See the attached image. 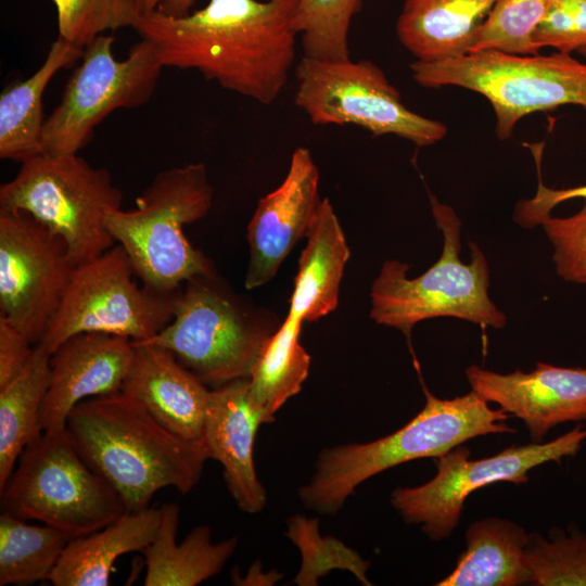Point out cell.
Masks as SVG:
<instances>
[{
  "label": "cell",
  "instance_id": "obj_25",
  "mask_svg": "<svg viewBox=\"0 0 586 586\" xmlns=\"http://www.w3.org/2000/svg\"><path fill=\"white\" fill-rule=\"evenodd\" d=\"M78 49L58 37L40 67L0 95V158L23 163L43 152L42 97L52 77L81 56Z\"/></svg>",
  "mask_w": 586,
  "mask_h": 586
},
{
  "label": "cell",
  "instance_id": "obj_20",
  "mask_svg": "<svg viewBox=\"0 0 586 586\" xmlns=\"http://www.w3.org/2000/svg\"><path fill=\"white\" fill-rule=\"evenodd\" d=\"M495 0H405L396 21L399 42L416 61L470 53Z\"/></svg>",
  "mask_w": 586,
  "mask_h": 586
},
{
  "label": "cell",
  "instance_id": "obj_35",
  "mask_svg": "<svg viewBox=\"0 0 586 586\" xmlns=\"http://www.w3.org/2000/svg\"><path fill=\"white\" fill-rule=\"evenodd\" d=\"M533 43L572 53L586 47V0H550L533 35Z\"/></svg>",
  "mask_w": 586,
  "mask_h": 586
},
{
  "label": "cell",
  "instance_id": "obj_16",
  "mask_svg": "<svg viewBox=\"0 0 586 586\" xmlns=\"http://www.w3.org/2000/svg\"><path fill=\"white\" fill-rule=\"evenodd\" d=\"M466 375L471 391L521 419L533 442L561 423L586 420L585 368L537 362L528 372L498 373L472 365Z\"/></svg>",
  "mask_w": 586,
  "mask_h": 586
},
{
  "label": "cell",
  "instance_id": "obj_39",
  "mask_svg": "<svg viewBox=\"0 0 586 586\" xmlns=\"http://www.w3.org/2000/svg\"><path fill=\"white\" fill-rule=\"evenodd\" d=\"M577 52L581 53L582 55H584V56L586 58V47L583 48V49H581V50H578Z\"/></svg>",
  "mask_w": 586,
  "mask_h": 586
},
{
  "label": "cell",
  "instance_id": "obj_30",
  "mask_svg": "<svg viewBox=\"0 0 586 586\" xmlns=\"http://www.w3.org/2000/svg\"><path fill=\"white\" fill-rule=\"evenodd\" d=\"M531 584L586 586V534L553 528L549 538L528 534L525 549Z\"/></svg>",
  "mask_w": 586,
  "mask_h": 586
},
{
  "label": "cell",
  "instance_id": "obj_5",
  "mask_svg": "<svg viewBox=\"0 0 586 586\" xmlns=\"http://www.w3.org/2000/svg\"><path fill=\"white\" fill-rule=\"evenodd\" d=\"M430 200L443 235L442 254L416 278L408 277V265L386 260L371 286V318L407 335L418 322L437 317H454L482 328H504L507 317L488 295L489 268L484 253L476 242H470L471 260L463 263L460 219L434 196Z\"/></svg>",
  "mask_w": 586,
  "mask_h": 586
},
{
  "label": "cell",
  "instance_id": "obj_37",
  "mask_svg": "<svg viewBox=\"0 0 586 586\" xmlns=\"http://www.w3.org/2000/svg\"><path fill=\"white\" fill-rule=\"evenodd\" d=\"M34 347L21 330L0 316V387L24 369Z\"/></svg>",
  "mask_w": 586,
  "mask_h": 586
},
{
  "label": "cell",
  "instance_id": "obj_14",
  "mask_svg": "<svg viewBox=\"0 0 586 586\" xmlns=\"http://www.w3.org/2000/svg\"><path fill=\"white\" fill-rule=\"evenodd\" d=\"M64 241L24 213L0 211V316L42 341L72 278Z\"/></svg>",
  "mask_w": 586,
  "mask_h": 586
},
{
  "label": "cell",
  "instance_id": "obj_18",
  "mask_svg": "<svg viewBox=\"0 0 586 586\" xmlns=\"http://www.w3.org/2000/svg\"><path fill=\"white\" fill-rule=\"evenodd\" d=\"M267 422L264 411L252 399L249 378L211 391L203 443L209 458L222 466L225 482L237 506L250 514L260 512L267 502L253 461L257 430Z\"/></svg>",
  "mask_w": 586,
  "mask_h": 586
},
{
  "label": "cell",
  "instance_id": "obj_17",
  "mask_svg": "<svg viewBox=\"0 0 586 586\" xmlns=\"http://www.w3.org/2000/svg\"><path fill=\"white\" fill-rule=\"evenodd\" d=\"M133 357V342L118 335L86 332L64 341L50 358L42 432L65 431L68 415L82 400L122 392Z\"/></svg>",
  "mask_w": 586,
  "mask_h": 586
},
{
  "label": "cell",
  "instance_id": "obj_32",
  "mask_svg": "<svg viewBox=\"0 0 586 586\" xmlns=\"http://www.w3.org/2000/svg\"><path fill=\"white\" fill-rule=\"evenodd\" d=\"M59 38L84 49L106 30L133 28L140 17L135 0H52Z\"/></svg>",
  "mask_w": 586,
  "mask_h": 586
},
{
  "label": "cell",
  "instance_id": "obj_4",
  "mask_svg": "<svg viewBox=\"0 0 586 586\" xmlns=\"http://www.w3.org/2000/svg\"><path fill=\"white\" fill-rule=\"evenodd\" d=\"M214 189L204 163L158 171L136 200L109 217V229L129 256L140 282L164 294L198 276L215 275L212 262L187 239L183 227L206 216Z\"/></svg>",
  "mask_w": 586,
  "mask_h": 586
},
{
  "label": "cell",
  "instance_id": "obj_22",
  "mask_svg": "<svg viewBox=\"0 0 586 586\" xmlns=\"http://www.w3.org/2000/svg\"><path fill=\"white\" fill-rule=\"evenodd\" d=\"M161 521L144 555V586H195L220 573L233 555L238 537L212 543L207 525L193 528L176 543L180 508L175 502L160 507Z\"/></svg>",
  "mask_w": 586,
  "mask_h": 586
},
{
  "label": "cell",
  "instance_id": "obj_8",
  "mask_svg": "<svg viewBox=\"0 0 586 586\" xmlns=\"http://www.w3.org/2000/svg\"><path fill=\"white\" fill-rule=\"evenodd\" d=\"M0 495L1 512L39 521L73 538L126 512L119 495L82 459L66 430L42 432L31 442Z\"/></svg>",
  "mask_w": 586,
  "mask_h": 586
},
{
  "label": "cell",
  "instance_id": "obj_31",
  "mask_svg": "<svg viewBox=\"0 0 586 586\" xmlns=\"http://www.w3.org/2000/svg\"><path fill=\"white\" fill-rule=\"evenodd\" d=\"M550 0H495L470 53L497 50L511 54H537L533 35L545 17Z\"/></svg>",
  "mask_w": 586,
  "mask_h": 586
},
{
  "label": "cell",
  "instance_id": "obj_9",
  "mask_svg": "<svg viewBox=\"0 0 586 586\" xmlns=\"http://www.w3.org/2000/svg\"><path fill=\"white\" fill-rule=\"evenodd\" d=\"M273 332L212 276L184 282L174 295L173 318L156 335L141 342L170 351L205 384L249 378Z\"/></svg>",
  "mask_w": 586,
  "mask_h": 586
},
{
  "label": "cell",
  "instance_id": "obj_21",
  "mask_svg": "<svg viewBox=\"0 0 586 586\" xmlns=\"http://www.w3.org/2000/svg\"><path fill=\"white\" fill-rule=\"evenodd\" d=\"M160 508L126 511L102 528L72 538L56 564L54 586H107L115 561L132 551H143L155 538Z\"/></svg>",
  "mask_w": 586,
  "mask_h": 586
},
{
  "label": "cell",
  "instance_id": "obj_29",
  "mask_svg": "<svg viewBox=\"0 0 586 586\" xmlns=\"http://www.w3.org/2000/svg\"><path fill=\"white\" fill-rule=\"evenodd\" d=\"M362 0H297L294 27L304 55L315 59L349 58L348 31Z\"/></svg>",
  "mask_w": 586,
  "mask_h": 586
},
{
  "label": "cell",
  "instance_id": "obj_34",
  "mask_svg": "<svg viewBox=\"0 0 586 586\" xmlns=\"http://www.w3.org/2000/svg\"><path fill=\"white\" fill-rule=\"evenodd\" d=\"M540 226L552 245L557 275L586 285V204L568 217L549 215Z\"/></svg>",
  "mask_w": 586,
  "mask_h": 586
},
{
  "label": "cell",
  "instance_id": "obj_38",
  "mask_svg": "<svg viewBox=\"0 0 586 586\" xmlns=\"http://www.w3.org/2000/svg\"><path fill=\"white\" fill-rule=\"evenodd\" d=\"M196 0H135L141 15L161 12L170 16H182L189 13Z\"/></svg>",
  "mask_w": 586,
  "mask_h": 586
},
{
  "label": "cell",
  "instance_id": "obj_13",
  "mask_svg": "<svg viewBox=\"0 0 586 586\" xmlns=\"http://www.w3.org/2000/svg\"><path fill=\"white\" fill-rule=\"evenodd\" d=\"M585 441L586 428L576 425L550 442L510 446L482 459H470V449L460 445L434 458L437 472L425 484L396 487L391 504L406 523L420 524L430 539L441 540L455 530L473 492L497 482L526 483L531 470L576 455Z\"/></svg>",
  "mask_w": 586,
  "mask_h": 586
},
{
  "label": "cell",
  "instance_id": "obj_19",
  "mask_svg": "<svg viewBox=\"0 0 586 586\" xmlns=\"http://www.w3.org/2000/svg\"><path fill=\"white\" fill-rule=\"evenodd\" d=\"M135 357L123 392L162 425L192 442H203L211 390L168 349L133 343Z\"/></svg>",
  "mask_w": 586,
  "mask_h": 586
},
{
  "label": "cell",
  "instance_id": "obj_33",
  "mask_svg": "<svg viewBox=\"0 0 586 586\" xmlns=\"http://www.w3.org/2000/svg\"><path fill=\"white\" fill-rule=\"evenodd\" d=\"M286 535L303 556V565L296 575L298 585H316L317 579L333 568L346 569L364 584L369 583L366 571L370 566L353 549L332 537H321L316 519L295 515L289 520Z\"/></svg>",
  "mask_w": 586,
  "mask_h": 586
},
{
  "label": "cell",
  "instance_id": "obj_11",
  "mask_svg": "<svg viewBox=\"0 0 586 586\" xmlns=\"http://www.w3.org/2000/svg\"><path fill=\"white\" fill-rule=\"evenodd\" d=\"M138 281L129 256L117 243L93 260L75 267L40 343L52 354L78 333H105L132 342L153 337L173 318L175 292L160 293Z\"/></svg>",
  "mask_w": 586,
  "mask_h": 586
},
{
  "label": "cell",
  "instance_id": "obj_36",
  "mask_svg": "<svg viewBox=\"0 0 586 586\" xmlns=\"http://www.w3.org/2000/svg\"><path fill=\"white\" fill-rule=\"evenodd\" d=\"M543 148V144L530 145L537 166L538 184L535 195L531 199L521 200L517 204L513 214L514 221L524 228L540 226L542 221L547 216L551 215V211L565 201L586 199V184L564 189H553L543 183L540 175Z\"/></svg>",
  "mask_w": 586,
  "mask_h": 586
},
{
  "label": "cell",
  "instance_id": "obj_6",
  "mask_svg": "<svg viewBox=\"0 0 586 586\" xmlns=\"http://www.w3.org/2000/svg\"><path fill=\"white\" fill-rule=\"evenodd\" d=\"M122 201L110 171L78 154L41 152L0 187V211L27 214L58 234L74 267L116 244L107 221Z\"/></svg>",
  "mask_w": 586,
  "mask_h": 586
},
{
  "label": "cell",
  "instance_id": "obj_12",
  "mask_svg": "<svg viewBox=\"0 0 586 586\" xmlns=\"http://www.w3.org/2000/svg\"><path fill=\"white\" fill-rule=\"evenodd\" d=\"M113 36L101 35L82 49L80 65L44 120L43 152L78 154L107 115L141 106L152 98L164 68L152 44L140 39L119 61L113 54Z\"/></svg>",
  "mask_w": 586,
  "mask_h": 586
},
{
  "label": "cell",
  "instance_id": "obj_24",
  "mask_svg": "<svg viewBox=\"0 0 586 586\" xmlns=\"http://www.w3.org/2000/svg\"><path fill=\"white\" fill-rule=\"evenodd\" d=\"M528 534L508 520L487 518L470 524L466 549L437 586H517L531 584L525 549Z\"/></svg>",
  "mask_w": 586,
  "mask_h": 586
},
{
  "label": "cell",
  "instance_id": "obj_28",
  "mask_svg": "<svg viewBox=\"0 0 586 586\" xmlns=\"http://www.w3.org/2000/svg\"><path fill=\"white\" fill-rule=\"evenodd\" d=\"M73 537L50 525L29 524L1 512L0 586L49 581Z\"/></svg>",
  "mask_w": 586,
  "mask_h": 586
},
{
  "label": "cell",
  "instance_id": "obj_26",
  "mask_svg": "<svg viewBox=\"0 0 586 586\" xmlns=\"http://www.w3.org/2000/svg\"><path fill=\"white\" fill-rule=\"evenodd\" d=\"M51 354L34 347L24 369L0 387V489L24 449L41 433L40 412L51 383Z\"/></svg>",
  "mask_w": 586,
  "mask_h": 586
},
{
  "label": "cell",
  "instance_id": "obj_2",
  "mask_svg": "<svg viewBox=\"0 0 586 586\" xmlns=\"http://www.w3.org/2000/svg\"><path fill=\"white\" fill-rule=\"evenodd\" d=\"M66 431L82 459L119 495L126 511L148 508L165 487L188 494L209 459L203 442L174 434L123 391L76 405Z\"/></svg>",
  "mask_w": 586,
  "mask_h": 586
},
{
  "label": "cell",
  "instance_id": "obj_23",
  "mask_svg": "<svg viewBox=\"0 0 586 586\" xmlns=\"http://www.w3.org/2000/svg\"><path fill=\"white\" fill-rule=\"evenodd\" d=\"M290 300V316L314 321L333 311L349 249L329 199H323L307 233Z\"/></svg>",
  "mask_w": 586,
  "mask_h": 586
},
{
  "label": "cell",
  "instance_id": "obj_7",
  "mask_svg": "<svg viewBox=\"0 0 586 586\" xmlns=\"http://www.w3.org/2000/svg\"><path fill=\"white\" fill-rule=\"evenodd\" d=\"M410 71L420 86H456L486 98L500 140L510 138L515 125L533 113L568 104L586 109V64L571 53L519 55L483 50L432 63L415 61Z\"/></svg>",
  "mask_w": 586,
  "mask_h": 586
},
{
  "label": "cell",
  "instance_id": "obj_1",
  "mask_svg": "<svg viewBox=\"0 0 586 586\" xmlns=\"http://www.w3.org/2000/svg\"><path fill=\"white\" fill-rule=\"evenodd\" d=\"M297 0H209L182 16L141 15L133 27L164 67L207 80L263 105L288 84L296 54Z\"/></svg>",
  "mask_w": 586,
  "mask_h": 586
},
{
  "label": "cell",
  "instance_id": "obj_10",
  "mask_svg": "<svg viewBox=\"0 0 586 586\" xmlns=\"http://www.w3.org/2000/svg\"><path fill=\"white\" fill-rule=\"evenodd\" d=\"M295 104L315 125H356L418 146L441 141L447 127L408 109L384 72L369 60L302 56L295 68Z\"/></svg>",
  "mask_w": 586,
  "mask_h": 586
},
{
  "label": "cell",
  "instance_id": "obj_3",
  "mask_svg": "<svg viewBox=\"0 0 586 586\" xmlns=\"http://www.w3.org/2000/svg\"><path fill=\"white\" fill-rule=\"evenodd\" d=\"M425 405L403 428L368 443H352L320 453L308 483L298 497L305 508L320 514L336 513L356 487L384 470L421 458H437L464 442L488 434L515 433L510 417L470 393L438 398L428 390Z\"/></svg>",
  "mask_w": 586,
  "mask_h": 586
},
{
  "label": "cell",
  "instance_id": "obj_27",
  "mask_svg": "<svg viewBox=\"0 0 586 586\" xmlns=\"http://www.w3.org/2000/svg\"><path fill=\"white\" fill-rule=\"evenodd\" d=\"M302 323L288 315L265 342L249 377L252 399L269 422L308 375L310 356L300 343Z\"/></svg>",
  "mask_w": 586,
  "mask_h": 586
},
{
  "label": "cell",
  "instance_id": "obj_15",
  "mask_svg": "<svg viewBox=\"0 0 586 586\" xmlns=\"http://www.w3.org/2000/svg\"><path fill=\"white\" fill-rule=\"evenodd\" d=\"M322 200L318 167L310 151L298 146L284 180L259 199L247 225L250 259L244 281L247 290L276 276L292 247L307 237Z\"/></svg>",
  "mask_w": 586,
  "mask_h": 586
}]
</instances>
